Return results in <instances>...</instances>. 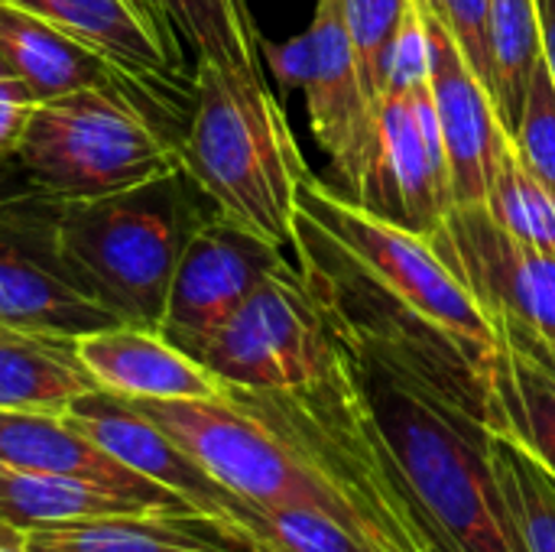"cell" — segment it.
<instances>
[{
    "instance_id": "484cf974",
    "label": "cell",
    "mask_w": 555,
    "mask_h": 552,
    "mask_svg": "<svg viewBox=\"0 0 555 552\" xmlns=\"http://www.w3.org/2000/svg\"><path fill=\"white\" fill-rule=\"evenodd\" d=\"M485 205L520 244L555 254V195L524 163L514 133L501 140Z\"/></svg>"
},
{
    "instance_id": "e0dca14e",
    "label": "cell",
    "mask_w": 555,
    "mask_h": 552,
    "mask_svg": "<svg viewBox=\"0 0 555 552\" xmlns=\"http://www.w3.org/2000/svg\"><path fill=\"white\" fill-rule=\"evenodd\" d=\"M78 358L101 390L124 400H215L228 394L224 381L159 329L111 325L81 335Z\"/></svg>"
},
{
    "instance_id": "ffe728a7",
    "label": "cell",
    "mask_w": 555,
    "mask_h": 552,
    "mask_svg": "<svg viewBox=\"0 0 555 552\" xmlns=\"http://www.w3.org/2000/svg\"><path fill=\"white\" fill-rule=\"evenodd\" d=\"M91 390L101 387L78 358V338L0 322V410L65 413Z\"/></svg>"
},
{
    "instance_id": "6da1fadb",
    "label": "cell",
    "mask_w": 555,
    "mask_h": 552,
    "mask_svg": "<svg viewBox=\"0 0 555 552\" xmlns=\"http://www.w3.org/2000/svg\"><path fill=\"white\" fill-rule=\"evenodd\" d=\"M228 394L296 449L335 495L345 530L364 547L374 552H446L371 416L345 342L338 364L306 387H228Z\"/></svg>"
},
{
    "instance_id": "8fae6325",
    "label": "cell",
    "mask_w": 555,
    "mask_h": 552,
    "mask_svg": "<svg viewBox=\"0 0 555 552\" xmlns=\"http://www.w3.org/2000/svg\"><path fill=\"white\" fill-rule=\"evenodd\" d=\"M358 205L393 218L423 238H429L452 211V172L429 85L380 94L377 159Z\"/></svg>"
},
{
    "instance_id": "cb8c5ba5",
    "label": "cell",
    "mask_w": 555,
    "mask_h": 552,
    "mask_svg": "<svg viewBox=\"0 0 555 552\" xmlns=\"http://www.w3.org/2000/svg\"><path fill=\"white\" fill-rule=\"evenodd\" d=\"M491 455L524 550L555 552V472L498 426H491Z\"/></svg>"
},
{
    "instance_id": "d4e9b609",
    "label": "cell",
    "mask_w": 555,
    "mask_h": 552,
    "mask_svg": "<svg viewBox=\"0 0 555 552\" xmlns=\"http://www.w3.org/2000/svg\"><path fill=\"white\" fill-rule=\"evenodd\" d=\"M491 59L494 104L514 133L533 75L543 65V29L537 0H491Z\"/></svg>"
},
{
    "instance_id": "4fadbf2b",
    "label": "cell",
    "mask_w": 555,
    "mask_h": 552,
    "mask_svg": "<svg viewBox=\"0 0 555 552\" xmlns=\"http://www.w3.org/2000/svg\"><path fill=\"white\" fill-rule=\"evenodd\" d=\"M101 55L143 101L172 104L195 94L185 46L156 0H13Z\"/></svg>"
},
{
    "instance_id": "277c9868",
    "label": "cell",
    "mask_w": 555,
    "mask_h": 552,
    "mask_svg": "<svg viewBox=\"0 0 555 552\" xmlns=\"http://www.w3.org/2000/svg\"><path fill=\"white\" fill-rule=\"evenodd\" d=\"M10 163L49 202H88L156 182L179 166V140L130 88H81L39 101Z\"/></svg>"
},
{
    "instance_id": "2e32d148",
    "label": "cell",
    "mask_w": 555,
    "mask_h": 552,
    "mask_svg": "<svg viewBox=\"0 0 555 552\" xmlns=\"http://www.w3.org/2000/svg\"><path fill=\"white\" fill-rule=\"evenodd\" d=\"M0 465L91 482L111 495L140 501L156 514H198L169 488L117 462L111 452L78 433L62 413L0 410Z\"/></svg>"
},
{
    "instance_id": "5bb4252c",
    "label": "cell",
    "mask_w": 555,
    "mask_h": 552,
    "mask_svg": "<svg viewBox=\"0 0 555 552\" xmlns=\"http://www.w3.org/2000/svg\"><path fill=\"white\" fill-rule=\"evenodd\" d=\"M62 416L104 452H111L117 462L179 495L192 511L247 530L254 504L228 491L221 482H215L179 442H172L127 400L107 390H91L72 400Z\"/></svg>"
},
{
    "instance_id": "d6986e66",
    "label": "cell",
    "mask_w": 555,
    "mask_h": 552,
    "mask_svg": "<svg viewBox=\"0 0 555 552\" xmlns=\"http://www.w3.org/2000/svg\"><path fill=\"white\" fill-rule=\"evenodd\" d=\"M0 62L36 101H52L81 88H130L85 42L13 0H0Z\"/></svg>"
},
{
    "instance_id": "1f68e13d",
    "label": "cell",
    "mask_w": 555,
    "mask_h": 552,
    "mask_svg": "<svg viewBox=\"0 0 555 552\" xmlns=\"http://www.w3.org/2000/svg\"><path fill=\"white\" fill-rule=\"evenodd\" d=\"M36 104L33 91L0 62V163H10L16 153Z\"/></svg>"
},
{
    "instance_id": "7c38bea8",
    "label": "cell",
    "mask_w": 555,
    "mask_h": 552,
    "mask_svg": "<svg viewBox=\"0 0 555 552\" xmlns=\"http://www.w3.org/2000/svg\"><path fill=\"white\" fill-rule=\"evenodd\" d=\"M283 264L280 247L241 231L221 215L202 218L176 264L159 332L198 361L211 335Z\"/></svg>"
},
{
    "instance_id": "8992f818",
    "label": "cell",
    "mask_w": 555,
    "mask_h": 552,
    "mask_svg": "<svg viewBox=\"0 0 555 552\" xmlns=\"http://www.w3.org/2000/svg\"><path fill=\"white\" fill-rule=\"evenodd\" d=\"M341 358V335L289 260L267 273L211 335L198 361L237 390H293L325 377Z\"/></svg>"
},
{
    "instance_id": "3957f363",
    "label": "cell",
    "mask_w": 555,
    "mask_h": 552,
    "mask_svg": "<svg viewBox=\"0 0 555 552\" xmlns=\"http://www.w3.org/2000/svg\"><path fill=\"white\" fill-rule=\"evenodd\" d=\"M182 169L101 198L55 202V244L75 280L120 325L159 329L195 224Z\"/></svg>"
},
{
    "instance_id": "83f0119b",
    "label": "cell",
    "mask_w": 555,
    "mask_h": 552,
    "mask_svg": "<svg viewBox=\"0 0 555 552\" xmlns=\"http://www.w3.org/2000/svg\"><path fill=\"white\" fill-rule=\"evenodd\" d=\"M413 0H345V23L358 52L364 85L380 98V62Z\"/></svg>"
},
{
    "instance_id": "44dd1931",
    "label": "cell",
    "mask_w": 555,
    "mask_h": 552,
    "mask_svg": "<svg viewBox=\"0 0 555 552\" xmlns=\"http://www.w3.org/2000/svg\"><path fill=\"white\" fill-rule=\"evenodd\" d=\"M485 390L488 426L511 433L555 472V371L524 348L498 338Z\"/></svg>"
},
{
    "instance_id": "5b68a950",
    "label": "cell",
    "mask_w": 555,
    "mask_h": 552,
    "mask_svg": "<svg viewBox=\"0 0 555 552\" xmlns=\"http://www.w3.org/2000/svg\"><path fill=\"white\" fill-rule=\"evenodd\" d=\"M299 211L319 224L393 303L446 332L475 361L481 377L488 374L498 351V332L429 238L345 198L315 176L299 189Z\"/></svg>"
},
{
    "instance_id": "7a4b0ae2",
    "label": "cell",
    "mask_w": 555,
    "mask_h": 552,
    "mask_svg": "<svg viewBox=\"0 0 555 552\" xmlns=\"http://www.w3.org/2000/svg\"><path fill=\"white\" fill-rule=\"evenodd\" d=\"M179 166L215 215L280 251L293 244L299 189L312 172L263 68L195 62Z\"/></svg>"
},
{
    "instance_id": "f1b7e54d",
    "label": "cell",
    "mask_w": 555,
    "mask_h": 552,
    "mask_svg": "<svg viewBox=\"0 0 555 552\" xmlns=\"http://www.w3.org/2000/svg\"><path fill=\"white\" fill-rule=\"evenodd\" d=\"M514 143H517L524 163L555 195V85L546 62L533 75L530 94H527L520 120L514 127Z\"/></svg>"
},
{
    "instance_id": "603a6c76",
    "label": "cell",
    "mask_w": 555,
    "mask_h": 552,
    "mask_svg": "<svg viewBox=\"0 0 555 552\" xmlns=\"http://www.w3.org/2000/svg\"><path fill=\"white\" fill-rule=\"evenodd\" d=\"M195 62L263 68L260 33L247 0H156Z\"/></svg>"
},
{
    "instance_id": "d6a6232c",
    "label": "cell",
    "mask_w": 555,
    "mask_h": 552,
    "mask_svg": "<svg viewBox=\"0 0 555 552\" xmlns=\"http://www.w3.org/2000/svg\"><path fill=\"white\" fill-rule=\"evenodd\" d=\"M540 7V29H543V62L555 85V0H537Z\"/></svg>"
},
{
    "instance_id": "f546056e",
    "label": "cell",
    "mask_w": 555,
    "mask_h": 552,
    "mask_svg": "<svg viewBox=\"0 0 555 552\" xmlns=\"http://www.w3.org/2000/svg\"><path fill=\"white\" fill-rule=\"evenodd\" d=\"M429 68H433V42H429L426 7H423V0H413L410 13L403 16L397 36L390 39V46L384 52L380 94L429 85Z\"/></svg>"
},
{
    "instance_id": "30bf717a",
    "label": "cell",
    "mask_w": 555,
    "mask_h": 552,
    "mask_svg": "<svg viewBox=\"0 0 555 552\" xmlns=\"http://www.w3.org/2000/svg\"><path fill=\"white\" fill-rule=\"evenodd\" d=\"M0 322L72 338L120 325L65 267L55 202L39 192L0 198Z\"/></svg>"
},
{
    "instance_id": "4316f807",
    "label": "cell",
    "mask_w": 555,
    "mask_h": 552,
    "mask_svg": "<svg viewBox=\"0 0 555 552\" xmlns=\"http://www.w3.org/2000/svg\"><path fill=\"white\" fill-rule=\"evenodd\" d=\"M247 530L267 552H374L338 521L309 508H257Z\"/></svg>"
},
{
    "instance_id": "4dcf8cb0",
    "label": "cell",
    "mask_w": 555,
    "mask_h": 552,
    "mask_svg": "<svg viewBox=\"0 0 555 552\" xmlns=\"http://www.w3.org/2000/svg\"><path fill=\"white\" fill-rule=\"evenodd\" d=\"M433 16L449 29L455 46L475 75L494 98V59H491V0H426Z\"/></svg>"
},
{
    "instance_id": "52a82bcc",
    "label": "cell",
    "mask_w": 555,
    "mask_h": 552,
    "mask_svg": "<svg viewBox=\"0 0 555 552\" xmlns=\"http://www.w3.org/2000/svg\"><path fill=\"white\" fill-rule=\"evenodd\" d=\"M124 400V397H120ZM172 442H179L215 482L257 508H309L341 521L335 495L270 429L231 394L215 400H127Z\"/></svg>"
},
{
    "instance_id": "9c48e42d",
    "label": "cell",
    "mask_w": 555,
    "mask_h": 552,
    "mask_svg": "<svg viewBox=\"0 0 555 552\" xmlns=\"http://www.w3.org/2000/svg\"><path fill=\"white\" fill-rule=\"evenodd\" d=\"M306 59L299 91L315 143L328 153L332 185L361 202L377 159V104L364 85L358 52L345 23V0H315V13L302 33Z\"/></svg>"
},
{
    "instance_id": "ac0fdd59",
    "label": "cell",
    "mask_w": 555,
    "mask_h": 552,
    "mask_svg": "<svg viewBox=\"0 0 555 552\" xmlns=\"http://www.w3.org/2000/svg\"><path fill=\"white\" fill-rule=\"evenodd\" d=\"M33 552H267L244 527L208 514H127L26 530Z\"/></svg>"
},
{
    "instance_id": "7402d4cb",
    "label": "cell",
    "mask_w": 555,
    "mask_h": 552,
    "mask_svg": "<svg viewBox=\"0 0 555 552\" xmlns=\"http://www.w3.org/2000/svg\"><path fill=\"white\" fill-rule=\"evenodd\" d=\"M127 514H156V511L143 508L140 501L111 495L91 482L0 465V524H10L23 534L46 524L127 517Z\"/></svg>"
},
{
    "instance_id": "9a60e30c",
    "label": "cell",
    "mask_w": 555,
    "mask_h": 552,
    "mask_svg": "<svg viewBox=\"0 0 555 552\" xmlns=\"http://www.w3.org/2000/svg\"><path fill=\"white\" fill-rule=\"evenodd\" d=\"M426 7V0H423ZM429 42H433V68L429 88L439 114V130L449 156L455 205H481L488 198V179L501 140L511 133L498 114V104L488 85L465 62L462 49L449 36V29L426 7Z\"/></svg>"
},
{
    "instance_id": "ba28073f",
    "label": "cell",
    "mask_w": 555,
    "mask_h": 552,
    "mask_svg": "<svg viewBox=\"0 0 555 552\" xmlns=\"http://www.w3.org/2000/svg\"><path fill=\"white\" fill-rule=\"evenodd\" d=\"M429 244L511 342L555 371V254L520 244L488 205H452Z\"/></svg>"
}]
</instances>
